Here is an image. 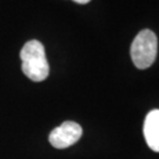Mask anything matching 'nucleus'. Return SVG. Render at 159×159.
Segmentation results:
<instances>
[{
	"instance_id": "39448f33",
	"label": "nucleus",
	"mask_w": 159,
	"mask_h": 159,
	"mask_svg": "<svg viewBox=\"0 0 159 159\" xmlns=\"http://www.w3.org/2000/svg\"><path fill=\"white\" fill-rule=\"evenodd\" d=\"M75 2H78V4H81V5H84V4H87V2H90L91 0H73Z\"/></svg>"
},
{
	"instance_id": "f03ea898",
	"label": "nucleus",
	"mask_w": 159,
	"mask_h": 159,
	"mask_svg": "<svg viewBox=\"0 0 159 159\" xmlns=\"http://www.w3.org/2000/svg\"><path fill=\"white\" fill-rule=\"evenodd\" d=\"M158 40L150 30H143L137 34L131 45V58L134 66L140 70L150 67L156 60Z\"/></svg>"
},
{
	"instance_id": "f257e3e1",
	"label": "nucleus",
	"mask_w": 159,
	"mask_h": 159,
	"mask_svg": "<svg viewBox=\"0 0 159 159\" xmlns=\"http://www.w3.org/2000/svg\"><path fill=\"white\" fill-rule=\"evenodd\" d=\"M21 70L24 74L32 81L39 83L45 80L50 73L44 45L38 40L27 41L20 52Z\"/></svg>"
},
{
	"instance_id": "20e7f679",
	"label": "nucleus",
	"mask_w": 159,
	"mask_h": 159,
	"mask_svg": "<svg viewBox=\"0 0 159 159\" xmlns=\"http://www.w3.org/2000/svg\"><path fill=\"white\" fill-rule=\"evenodd\" d=\"M144 137L148 148L159 152V110H152L146 116L144 123Z\"/></svg>"
},
{
	"instance_id": "7ed1b4c3",
	"label": "nucleus",
	"mask_w": 159,
	"mask_h": 159,
	"mask_svg": "<svg viewBox=\"0 0 159 159\" xmlns=\"http://www.w3.org/2000/svg\"><path fill=\"white\" fill-rule=\"evenodd\" d=\"M83 134L81 126L74 121H65L50 133L48 140L56 148H66L78 142Z\"/></svg>"
}]
</instances>
